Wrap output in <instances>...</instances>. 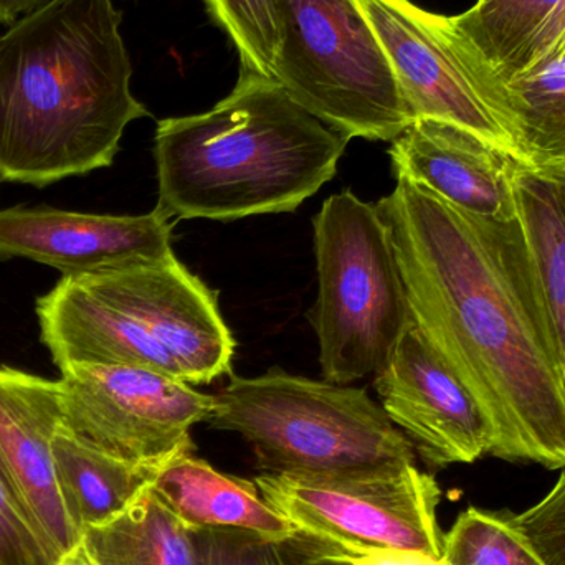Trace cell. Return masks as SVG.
<instances>
[{
	"mask_svg": "<svg viewBox=\"0 0 565 565\" xmlns=\"http://www.w3.org/2000/svg\"><path fill=\"white\" fill-rule=\"evenodd\" d=\"M318 298L308 312L324 381L379 374L412 319L404 278L377 207L342 191L312 217Z\"/></svg>",
	"mask_w": 565,
	"mask_h": 565,
	"instance_id": "5",
	"label": "cell"
},
{
	"mask_svg": "<svg viewBox=\"0 0 565 565\" xmlns=\"http://www.w3.org/2000/svg\"><path fill=\"white\" fill-rule=\"evenodd\" d=\"M388 60L408 119L461 126L516 158L507 82L451 25L412 0H354Z\"/></svg>",
	"mask_w": 565,
	"mask_h": 565,
	"instance_id": "7",
	"label": "cell"
},
{
	"mask_svg": "<svg viewBox=\"0 0 565 565\" xmlns=\"http://www.w3.org/2000/svg\"><path fill=\"white\" fill-rule=\"evenodd\" d=\"M0 565H62L0 477Z\"/></svg>",
	"mask_w": 565,
	"mask_h": 565,
	"instance_id": "26",
	"label": "cell"
},
{
	"mask_svg": "<svg viewBox=\"0 0 565 565\" xmlns=\"http://www.w3.org/2000/svg\"><path fill=\"white\" fill-rule=\"evenodd\" d=\"M510 518L547 564L565 565V470L537 503Z\"/></svg>",
	"mask_w": 565,
	"mask_h": 565,
	"instance_id": "25",
	"label": "cell"
},
{
	"mask_svg": "<svg viewBox=\"0 0 565 565\" xmlns=\"http://www.w3.org/2000/svg\"><path fill=\"white\" fill-rule=\"evenodd\" d=\"M349 141L277 79L241 70L214 108L158 122V209L218 222L295 212L334 178Z\"/></svg>",
	"mask_w": 565,
	"mask_h": 565,
	"instance_id": "3",
	"label": "cell"
},
{
	"mask_svg": "<svg viewBox=\"0 0 565 565\" xmlns=\"http://www.w3.org/2000/svg\"><path fill=\"white\" fill-rule=\"evenodd\" d=\"M88 565H198L194 534L149 487L121 513L82 534Z\"/></svg>",
	"mask_w": 565,
	"mask_h": 565,
	"instance_id": "19",
	"label": "cell"
},
{
	"mask_svg": "<svg viewBox=\"0 0 565 565\" xmlns=\"http://www.w3.org/2000/svg\"><path fill=\"white\" fill-rule=\"evenodd\" d=\"M50 0H0V26H12L20 17L30 15Z\"/></svg>",
	"mask_w": 565,
	"mask_h": 565,
	"instance_id": "28",
	"label": "cell"
},
{
	"mask_svg": "<svg viewBox=\"0 0 565 565\" xmlns=\"http://www.w3.org/2000/svg\"><path fill=\"white\" fill-rule=\"evenodd\" d=\"M198 565H301L295 536L268 537L244 530H192Z\"/></svg>",
	"mask_w": 565,
	"mask_h": 565,
	"instance_id": "24",
	"label": "cell"
},
{
	"mask_svg": "<svg viewBox=\"0 0 565 565\" xmlns=\"http://www.w3.org/2000/svg\"><path fill=\"white\" fill-rule=\"evenodd\" d=\"M299 534L352 550L397 551L441 559V491L417 465L255 480Z\"/></svg>",
	"mask_w": 565,
	"mask_h": 565,
	"instance_id": "8",
	"label": "cell"
},
{
	"mask_svg": "<svg viewBox=\"0 0 565 565\" xmlns=\"http://www.w3.org/2000/svg\"><path fill=\"white\" fill-rule=\"evenodd\" d=\"M172 224L158 207L142 215L46 207L0 211V258H26L63 277L88 278L172 257Z\"/></svg>",
	"mask_w": 565,
	"mask_h": 565,
	"instance_id": "12",
	"label": "cell"
},
{
	"mask_svg": "<svg viewBox=\"0 0 565 565\" xmlns=\"http://www.w3.org/2000/svg\"><path fill=\"white\" fill-rule=\"evenodd\" d=\"M204 2L209 15L234 43L241 58V70L274 78L275 60L280 43L277 0Z\"/></svg>",
	"mask_w": 565,
	"mask_h": 565,
	"instance_id": "23",
	"label": "cell"
},
{
	"mask_svg": "<svg viewBox=\"0 0 565 565\" xmlns=\"http://www.w3.org/2000/svg\"><path fill=\"white\" fill-rule=\"evenodd\" d=\"M60 372L63 427L148 470L194 451L192 427L205 422L212 408V395L148 369L70 364Z\"/></svg>",
	"mask_w": 565,
	"mask_h": 565,
	"instance_id": "9",
	"label": "cell"
},
{
	"mask_svg": "<svg viewBox=\"0 0 565 565\" xmlns=\"http://www.w3.org/2000/svg\"><path fill=\"white\" fill-rule=\"evenodd\" d=\"M111 0H50L0 33V184L46 188L109 168L151 113Z\"/></svg>",
	"mask_w": 565,
	"mask_h": 565,
	"instance_id": "2",
	"label": "cell"
},
{
	"mask_svg": "<svg viewBox=\"0 0 565 565\" xmlns=\"http://www.w3.org/2000/svg\"><path fill=\"white\" fill-rule=\"evenodd\" d=\"M564 0H478L451 25L508 82L530 65L547 23Z\"/></svg>",
	"mask_w": 565,
	"mask_h": 565,
	"instance_id": "21",
	"label": "cell"
},
{
	"mask_svg": "<svg viewBox=\"0 0 565 565\" xmlns=\"http://www.w3.org/2000/svg\"><path fill=\"white\" fill-rule=\"evenodd\" d=\"M52 450L60 493L79 534L126 510L154 475L111 457L63 425L53 437Z\"/></svg>",
	"mask_w": 565,
	"mask_h": 565,
	"instance_id": "18",
	"label": "cell"
},
{
	"mask_svg": "<svg viewBox=\"0 0 565 565\" xmlns=\"http://www.w3.org/2000/svg\"><path fill=\"white\" fill-rule=\"evenodd\" d=\"M301 565H444L420 554L397 551L352 550L296 534Z\"/></svg>",
	"mask_w": 565,
	"mask_h": 565,
	"instance_id": "27",
	"label": "cell"
},
{
	"mask_svg": "<svg viewBox=\"0 0 565 565\" xmlns=\"http://www.w3.org/2000/svg\"><path fill=\"white\" fill-rule=\"evenodd\" d=\"M241 435L264 475L312 477L415 463L414 445L364 388L271 369L212 395L205 418Z\"/></svg>",
	"mask_w": 565,
	"mask_h": 565,
	"instance_id": "4",
	"label": "cell"
},
{
	"mask_svg": "<svg viewBox=\"0 0 565 565\" xmlns=\"http://www.w3.org/2000/svg\"><path fill=\"white\" fill-rule=\"evenodd\" d=\"M444 565H550L514 526L510 513L470 507L441 544Z\"/></svg>",
	"mask_w": 565,
	"mask_h": 565,
	"instance_id": "22",
	"label": "cell"
},
{
	"mask_svg": "<svg viewBox=\"0 0 565 565\" xmlns=\"http://www.w3.org/2000/svg\"><path fill=\"white\" fill-rule=\"evenodd\" d=\"M507 86L518 161L565 168V56L524 70Z\"/></svg>",
	"mask_w": 565,
	"mask_h": 565,
	"instance_id": "20",
	"label": "cell"
},
{
	"mask_svg": "<svg viewBox=\"0 0 565 565\" xmlns=\"http://www.w3.org/2000/svg\"><path fill=\"white\" fill-rule=\"evenodd\" d=\"M40 339L53 364L131 365L184 382L172 355L129 316L96 298L75 278L63 277L36 299Z\"/></svg>",
	"mask_w": 565,
	"mask_h": 565,
	"instance_id": "15",
	"label": "cell"
},
{
	"mask_svg": "<svg viewBox=\"0 0 565 565\" xmlns=\"http://www.w3.org/2000/svg\"><path fill=\"white\" fill-rule=\"evenodd\" d=\"M392 174L430 189L455 207L494 222L516 221V158L461 126L415 119L388 151Z\"/></svg>",
	"mask_w": 565,
	"mask_h": 565,
	"instance_id": "14",
	"label": "cell"
},
{
	"mask_svg": "<svg viewBox=\"0 0 565 565\" xmlns=\"http://www.w3.org/2000/svg\"><path fill=\"white\" fill-rule=\"evenodd\" d=\"M75 280L154 338L188 384H211L232 374L235 339L217 295L175 255Z\"/></svg>",
	"mask_w": 565,
	"mask_h": 565,
	"instance_id": "10",
	"label": "cell"
},
{
	"mask_svg": "<svg viewBox=\"0 0 565 565\" xmlns=\"http://www.w3.org/2000/svg\"><path fill=\"white\" fill-rule=\"evenodd\" d=\"M274 78L345 138L394 141L408 125L384 50L354 0H277Z\"/></svg>",
	"mask_w": 565,
	"mask_h": 565,
	"instance_id": "6",
	"label": "cell"
},
{
	"mask_svg": "<svg viewBox=\"0 0 565 565\" xmlns=\"http://www.w3.org/2000/svg\"><path fill=\"white\" fill-rule=\"evenodd\" d=\"M62 425L60 381L0 365V477L60 561L75 553L82 540L63 503L53 461V437Z\"/></svg>",
	"mask_w": 565,
	"mask_h": 565,
	"instance_id": "13",
	"label": "cell"
},
{
	"mask_svg": "<svg viewBox=\"0 0 565 565\" xmlns=\"http://www.w3.org/2000/svg\"><path fill=\"white\" fill-rule=\"evenodd\" d=\"M412 319L477 402L488 455L565 470V379L520 222L455 207L398 178L375 204Z\"/></svg>",
	"mask_w": 565,
	"mask_h": 565,
	"instance_id": "1",
	"label": "cell"
},
{
	"mask_svg": "<svg viewBox=\"0 0 565 565\" xmlns=\"http://www.w3.org/2000/svg\"><path fill=\"white\" fill-rule=\"evenodd\" d=\"M62 565H88V564H86V561L83 559L82 554H79L78 550H76L75 553L70 554V556H66L65 559L62 561Z\"/></svg>",
	"mask_w": 565,
	"mask_h": 565,
	"instance_id": "29",
	"label": "cell"
},
{
	"mask_svg": "<svg viewBox=\"0 0 565 565\" xmlns=\"http://www.w3.org/2000/svg\"><path fill=\"white\" fill-rule=\"evenodd\" d=\"M382 411L431 468L470 465L488 455L483 415L460 379L415 322L374 375Z\"/></svg>",
	"mask_w": 565,
	"mask_h": 565,
	"instance_id": "11",
	"label": "cell"
},
{
	"mask_svg": "<svg viewBox=\"0 0 565 565\" xmlns=\"http://www.w3.org/2000/svg\"><path fill=\"white\" fill-rule=\"evenodd\" d=\"M149 490L189 530H244L278 540L298 534L255 481L221 473L194 451L159 467Z\"/></svg>",
	"mask_w": 565,
	"mask_h": 565,
	"instance_id": "16",
	"label": "cell"
},
{
	"mask_svg": "<svg viewBox=\"0 0 565 565\" xmlns=\"http://www.w3.org/2000/svg\"><path fill=\"white\" fill-rule=\"evenodd\" d=\"M518 222L550 312L565 379V168L516 161L513 174Z\"/></svg>",
	"mask_w": 565,
	"mask_h": 565,
	"instance_id": "17",
	"label": "cell"
}]
</instances>
